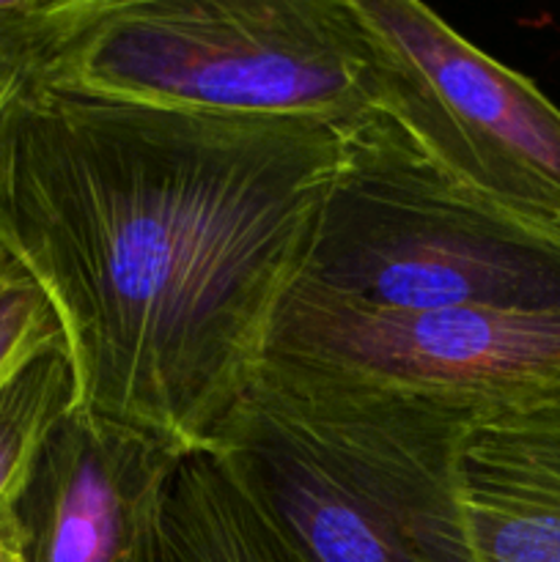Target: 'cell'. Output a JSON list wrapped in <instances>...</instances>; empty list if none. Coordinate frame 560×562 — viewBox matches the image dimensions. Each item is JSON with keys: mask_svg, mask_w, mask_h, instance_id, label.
I'll list each match as a JSON object with an SVG mask.
<instances>
[{"mask_svg": "<svg viewBox=\"0 0 560 562\" xmlns=\"http://www.w3.org/2000/svg\"><path fill=\"white\" fill-rule=\"evenodd\" d=\"M344 130L33 86L0 130V256L47 296L75 412L209 450L256 382Z\"/></svg>", "mask_w": 560, "mask_h": 562, "instance_id": "cell-1", "label": "cell"}, {"mask_svg": "<svg viewBox=\"0 0 560 562\" xmlns=\"http://www.w3.org/2000/svg\"><path fill=\"white\" fill-rule=\"evenodd\" d=\"M464 415L258 368L209 453L305 562H481Z\"/></svg>", "mask_w": 560, "mask_h": 562, "instance_id": "cell-2", "label": "cell"}, {"mask_svg": "<svg viewBox=\"0 0 560 562\" xmlns=\"http://www.w3.org/2000/svg\"><path fill=\"white\" fill-rule=\"evenodd\" d=\"M38 86L223 119L357 124L373 113L349 0H108Z\"/></svg>", "mask_w": 560, "mask_h": 562, "instance_id": "cell-3", "label": "cell"}, {"mask_svg": "<svg viewBox=\"0 0 560 562\" xmlns=\"http://www.w3.org/2000/svg\"><path fill=\"white\" fill-rule=\"evenodd\" d=\"M294 285L371 311H552L560 236L456 187L373 110L344 130Z\"/></svg>", "mask_w": 560, "mask_h": 562, "instance_id": "cell-4", "label": "cell"}, {"mask_svg": "<svg viewBox=\"0 0 560 562\" xmlns=\"http://www.w3.org/2000/svg\"><path fill=\"white\" fill-rule=\"evenodd\" d=\"M373 110L478 201L560 236V108L417 0H349Z\"/></svg>", "mask_w": 560, "mask_h": 562, "instance_id": "cell-5", "label": "cell"}, {"mask_svg": "<svg viewBox=\"0 0 560 562\" xmlns=\"http://www.w3.org/2000/svg\"><path fill=\"white\" fill-rule=\"evenodd\" d=\"M261 368L415 401L472 426L560 415V307L371 311L291 285Z\"/></svg>", "mask_w": 560, "mask_h": 562, "instance_id": "cell-6", "label": "cell"}, {"mask_svg": "<svg viewBox=\"0 0 560 562\" xmlns=\"http://www.w3.org/2000/svg\"><path fill=\"white\" fill-rule=\"evenodd\" d=\"M184 453L71 412L16 505L25 562H168L165 503Z\"/></svg>", "mask_w": 560, "mask_h": 562, "instance_id": "cell-7", "label": "cell"}, {"mask_svg": "<svg viewBox=\"0 0 560 562\" xmlns=\"http://www.w3.org/2000/svg\"><path fill=\"white\" fill-rule=\"evenodd\" d=\"M461 492L478 560L560 562V415L470 428Z\"/></svg>", "mask_w": 560, "mask_h": 562, "instance_id": "cell-8", "label": "cell"}, {"mask_svg": "<svg viewBox=\"0 0 560 562\" xmlns=\"http://www.w3.org/2000/svg\"><path fill=\"white\" fill-rule=\"evenodd\" d=\"M168 562H305L209 450L176 467L165 503Z\"/></svg>", "mask_w": 560, "mask_h": 562, "instance_id": "cell-9", "label": "cell"}, {"mask_svg": "<svg viewBox=\"0 0 560 562\" xmlns=\"http://www.w3.org/2000/svg\"><path fill=\"white\" fill-rule=\"evenodd\" d=\"M75 412V373L64 340L36 351L0 382V516L14 514L66 417Z\"/></svg>", "mask_w": 560, "mask_h": 562, "instance_id": "cell-10", "label": "cell"}, {"mask_svg": "<svg viewBox=\"0 0 560 562\" xmlns=\"http://www.w3.org/2000/svg\"><path fill=\"white\" fill-rule=\"evenodd\" d=\"M60 340L47 296L20 267L3 256L0 263V382L36 351Z\"/></svg>", "mask_w": 560, "mask_h": 562, "instance_id": "cell-11", "label": "cell"}, {"mask_svg": "<svg viewBox=\"0 0 560 562\" xmlns=\"http://www.w3.org/2000/svg\"><path fill=\"white\" fill-rule=\"evenodd\" d=\"M36 82H38L36 66L0 44V130H3L5 119L14 113L16 104L25 99V93L31 91Z\"/></svg>", "mask_w": 560, "mask_h": 562, "instance_id": "cell-12", "label": "cell"}, {"mask_svg": "<svg viewBox=\"0 0 560 562\" xmlns=\"http://www.w3.org/2000/svg\"><path fill=\"white\" fill-rule=\"evenodd\" d=\"M0 562H25V536L16 510L0 516Z\"/></svg>", "mask_w": 560, "mask_h": 562, "instance_id": "cell-13", "label": "cell"}, {"mask_svg": "<svg viewBox=\"0 0 560 562\" xmlns=\"http://www.w3.org/2000/svg\"><path fill=\"white\" fill-rule=\"evenodd\" d=\"M0 263H3V256H0Z\"/></svg>", "mask_w": 560, "mask_h": 562, "instance_id": "cell-14", "label": "cell"}]
</instances>
